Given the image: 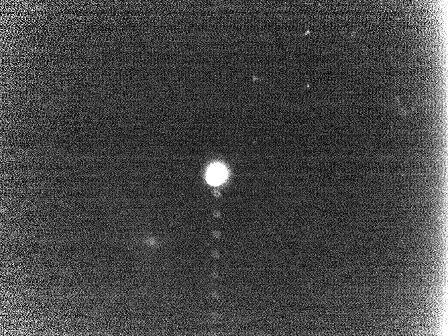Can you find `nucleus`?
<instances>
[{
	"label": "nucleus",
	"instance_id": "nucleus-1",
	"mask_svg": "<svg viewBox=\"0 0 448 336\" xmlns=\"http://www.w3.org/2000/svg\"><path fill=\"white\" fill-rule=\"evenodd\" d=\"M226 176V171L222 165L215 164L211 166L207 172V181L211 184H220L224 181Z\"/></svg>",
	"mask_w": 448,
	"mask_h": 336
}]
</instances>
